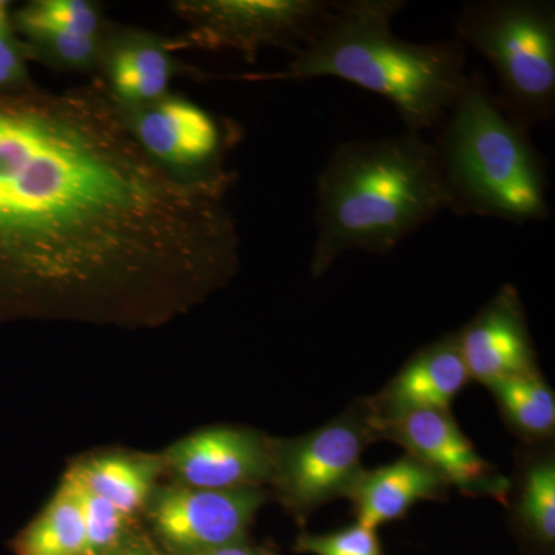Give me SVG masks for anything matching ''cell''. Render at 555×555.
<instances>
[{"label": "cell", "instance_id": "6da1fadb", "mask_svg": "<svg viewBox=\"0 0 555 555\" xmlns=\"http://www.w3.org/2000/svg\"><path fill=\"white\" fill-rule=\"evenodd\" d=\"M235 171L152 158L100 80L0 90V308L158 318L235 273Z\"/></svg>", "mask_w": 555, "mask_h": 555}, {"label": "cell", "instance_id": "7a4b0ae2", "mask_svg": "<svg viewBox=\"0 0 555 555\" xmlns=\"http://www.w3.org/2000/svg\"><path fill=\"white\" fill-rule=\"evenodd\" d=\"M404 5V0L335 2L326 22L286 68L240 78H337L389 101L406 131L437 129L465 89L466 47L459 39L418 43L398 38L392 24Z\"/></svg>", "mask_w": 555, "mask_h": 555}, {"label": "cell", "instance_id": "3957f363", "mask_svg": "<svg viewBox=\"0 0 555 555\" xmlns=\"http://www.w3.org/2000/svg\"><path fill=\"white\" fill-rule=\"evenodd\" d=\"M444 210L440 159L423 134L339 144L318 177L312 276L347 251L387 254Z\"/></svg>", "mask_w": 555, "mask_h": 555}, {"label": "cell", "instance_id": "277c9868", "mask_svg": "<svg viewBox=\"0 0 555 555\" xmlns=\"http://www.w3.org/2000/svg\"><path fill=\"white\" fill-rule=\"evenodd\" d=\"M441 127L434 145L449 210L520 225L550 218L546 160L529 130L500 107L481 73H469Z\"/></svg>", "mask_w": 555, "mask_h": 555}, {"label": "cell", "instance_id": "5b68a950", "mask_svg": "<svg viewBox=\"0 0 555 555\" xmlns=\"http://www.w3.org/2000/svg\"><path fill=\"white\" fill-rule=\"evenodd\" d=\"M463 46L477 50L499 79L495 100L531 129L555 113V3L550 0H481L455 21Z\"/></svg>", "mask_w": 555, "mask_h": 555}, {"label": "cell", "instance_id": "8992f818", "mask_svg": "<svg viewBox=\"0 0 555 555\" xmlns=\"http://www.w3.org/2000/svg\"><path fill=\"white\" fill-rule=\"evenodd\" d=\"M334 5L331 0H179L173 10L188 33L173 40L175 49L236 51L248 64L266 49L295 56Z\"/></svg>", "mask_w": 555, "mask_h": 555}, {"label": "cell", "instance_id": "52a82bcc", "mask_svg": "<svg viewBox=\"0 0 555 555\" xmlns=\"http://www.w3.org/2000/svg\"><path fill=\"white\" fill-rule=\"evenodd\" d=\"M371 401L356 404L334 422L273 447V478L284 502L299 517L345 496L363 474V455L377 440Z\"/></svg>", "mask_w": 555, "mask_h": 555}, {"label": "cell", "instance_id": "ba28073f", "mask_svg": "<svg viewBox=\"0 0 555 555\" xmlns=\"http://www.w3.org/2000/svg\"><path fill=\"white\" fill-rule=\"evenodd\" d=\"M139 145L163 166L181 173L225 170V156L238 130L228 120L177 94L139 107H120Z\"/></svg>", "mask_w": 555, "mask_h": 555}, {"label": "cell", "instance_id": "9c48e42d", "mask_svg": "<svg viewBox=\"0 0 555 555\" xmlns=\"http://www.w3.org/2000/svg\"><path fill=\"white\" fill-rule=\"evenodd\" d=\"M264 500L261 488L215 491L175 486L153 500V524L169 545L204 554L238 545Z\"/></svg>", "mask_w": 555, "mask_h": 555}, {"label": "cell", "instance_id": "30bf717a", "mask_svg": "<svg viewBox=\"0 0 555 555\" xmlns=\"http://www.w3.org/2000/svg\"><path fill=\"white\" fill-rule=\"evenodd\" d=\"M374 425L378 438L396 441L408 455L425 463L465 494L496 499L506 495L505 478L496 476L494 467L481 459L449 409H425L387 418L374 414Z\"/></svg>", "mask_w": 555, "mask_h": 555}, {"label": "cell", "instance_id": "8fae6325", "mask_svg": "<svg viewBox=\"0 0 555 555\" xmlns=\"http://www.w3.org/2000/svg\"><path fill=\"white\" fill-rule=\"evenodd\" d=\"M273 447L254 430L211 427L177 441L164 463L190 488H259L272 481Z\"/></svg>", "mask_w": 555, "mask_h": 555}, {"label": "cell", "instance_id": "7c38bea8", "mask_svg": "<svg viewBox=\"0 0 555 555\" xmlns=\"http://www.w3.org/2000/svg\"><path fill=\"white\" fill-rule=\"evenodd\" d=\"M456 341L470 379L486 386L537 369L534 343L514 286L503 287L456 332Z\"/></svg>", "mask_w": 555, "mask_h": 555}, {"label": "cell", "instance_id": "4fadbf2b", "mask_svg": "<svg viewBox=\"0 0 555 555\" xmlns=\"http://www.w3.org/2000/svg\"><path fill=\"white\" fill-rule=\"evenodd\" d=\"M173 40L137 28H113L102 38L98 80L120 107H139L170 93L177 73Z\"/></svg>", "mask_w": 555, "mask_h": 555}, {"label": "cell", "instance_id": "5bb4252c", "mask_svg": "<svg viewBox=\"0 0 555 555\" xmlns=\"http://www.w3.org/2000/svg\"><path fill=\"white\" fill-rule=\"evenodd\" d=\"M469 379L456 334H452L418 350L371 406L379 418L449 409Z\"/></svg>", "mask_w": 555, "mask_h": 555}, {"label": "cell", "instance_id": "9a60e30c", "mask_svg": "<svg viewBox=\"0 0 555 555\" xmlns=\"http://www.w3.org/2000/svg\"><path fill=\"white\" fill-rule=\"evenodd\" d=\"M449 488L436 470L406 455L390 465L364 469L349 500L356 506L357 524L377 531L423 500L444 499Z\"/></svg>", "mask_w": 555, "mask_h": 555}, {"label": "cell", "instance_id": "2e32d148", "mask_svg": "<svg viewBox=\"0 0 555 555\" xmlns=\"http://www.w3.org/2000/svg\"><path fill=\"white\" fill-rule=\"evenodd\" d=\"M158 465L155 460L139 456L105 455L90 460L69 474L127 518L147 502Z\"/></svg>", "mask_w": 555, "mask_h": 555}, {"label": "cell", "instance_id": "e0dca14e", "mask_svg": "<svg viewBox=\"0 0 555 555\" xmlns=\"http://www.w3.org/2000/svg\"><path fill=\"white\" fill-rule=\"evenodd\" d=\"M17 551L21 555H86L78 494L68 477L49 506L22 534Z\"/></svg>", "mask_w": 555, "mask_h": 555}, {"label": "cell", "instance_id": "ac0fdd59", "mask_svg": "<svg viewBox=\"0 0 555 555\" xmlns=\"http://www.w3.org/2000/svg\"><path fill=\"white\" fill-rule=\"evenodd\" d=\"M489 387L513 426L526 436L547 437L554 433V393L537 369L500 379Z\"/></svg>", "mask_w": 555, "mask_h": 555}, {"label": "cell", "instance_id": "d6986e66", "mask_svg": "<svg viewBox=\"0 0 555 555\" xmlns=\"http://www.w3.org/2000/svg\"><path fill=\"white\" fill-rule=\"evenodd\" d=\"M28 56H39L57 68L98 72L102 38L76 35L51 27H20Z\"/></svg>", "mask_w": 555, "mask_h": 555}, {"label": "cell", "instance_id": "ffe728a7", "mask_svg": "<svg viewBox=\"0 0 555 555\" xmlns=\"http://www.w3.org/2000/svg\"><path fill=\"white\" fill-rule=\"evenodd\" d=\"M17 27H51L89 38L107 31L102 11L89 0H38L17 13Z\"/></svg>", "mask_w": 555, "mask_h": 555}, {"label": "cell", "instance_id": "44dd1931", "mask_svg": "<svg viewBox=\"0 0 555 555\" xmlns=\"http://www.w3.org/2000/svg\"><path fill=\"white\" fill-rule=\"evenodd\" d=\"M525 524L543 542L555 539V465L554 460H540L526 473L520 500Z\"/></svg>", "mask_w": 555, "mask_h": 555}, {"label": "cell", "instance_id": "7402d4cb", "mask_svg": "<svg viewBox=\"0 0 555 555\" xmlns=\"http://www.w3.org/2000/svg\"><path fill=\"white\" fill-rule=\"evenodd\" d=\"M78 494L83 532H86V555H100L118 542L126 517L112 503L89 491L72 474L67 476Z\"/></svg>", "mask_w": 555, "mask_h": 555}, {"label": "cell", "instance_id": "603a6c76", "mask_svg": "<svg viewBox=\"0 0 555 555\" xmlns=\"http://www.w3.org/2000/svg\"><path fill=\"white\" fill-rule=\"evenodd\" d=\"M298 551L313 555H382L377 531L360 524L332 534L301 535Z\"/></svg>", "mask_w": 555, "mask_h": 555}, {"label": "cell", "instance_id": "cb8c5ba5", "mask_svg": "<svg viewBox=\"0 0 555 555\" xmlns=\"http://www.w3.org/2000/svg\"><path fill=\"white\" fill-rule=\"evenodd\" d=\"M25 56H28L24 43L17 42L13 35L0 36V90L14 89L28 82Z\"/></svg>", "mask_w": 555, "mask_h": 555}, {"label": "cell", "instance_id": "d4e9b609", "mask_svg": "<svg viewBox=\"0 0 555 555\" xmlns=\"http://www.w3.org/2000/svg\"><path fill=\"white\" fill-rule=\"evenodd\" d=\"M198 555H261L255 553L254 550H248V547L241 545H232L225 547H219V550L208 551V553L198 554Z\"/></svg>", "mask_w": 555, "mask_h": 555}, {"label": "cell", "instance_id": "484cf974", "mask_svg": "<svg viewBox=\"0 0 555 555\" xmlns=\"http://www.w3.org/2000/svg\"><path fill=\"white\" fill-rule=\"evenodd\" d=\"M10 33V7L7 2H0V36Z\"/></svg>", "mask_w": 555, "mask_h": 555}, {"label": "cell", "instance_id": "4316f807", "mask_svg": "<svg viewBox=\"0 0 555 555\" xmlns=\"http://www.w3.org/2000/svg\"><path fill=\"white\" fill-rule=\"evenodd\" d=\"M129 555H149V554L134 553V554H129Z\"/></svg>", "mask_w": 555, "mask_h": 555}]
</instances>
